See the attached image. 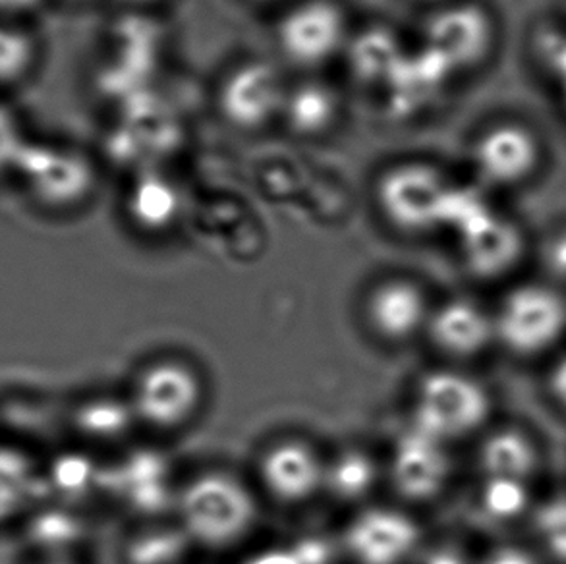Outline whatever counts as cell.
Listing matches in <instances>:
<instances>
[{"mask_svg":"<svg viewBox=\"0 0 566 564\" xmlns=\"http://www.w3.org/2000/svg\"><path fill=\"white\" fill-rule=\"evenodd\" d=\"M353 31L338 0H292L276 22V49L294 69H323L343 59Z\"/></svg>","mask_w":566,"mask_h":564,"instance_id":"5b68a950","label":"cell"},{"mask_svg":"<svg viewBox=\"0 0 566 564\" xmlns=\"http://www.w3.org/2000/svg\"><path fill=\"white\" fill-rule=\"evenodd\" d=\"M497 41V20L478 0H449L431 8L421 28V45L428 46L454 77L482 70L495 54Z\"/></svg>","mask_w":566,"mask_h":564,"instance_id":"277c9868","label":"cell"},{"mask_svg":"<svg viewBox=\"0 0 566 564\" xmlns=\"http://www.w3.org/2000/svg\"><path fill=\"white\" fill-rule=\"evenodd\" d=\"M454 74L429 51L418 45L406 49L402 61L392 72L381 92L387 97L389 115L412 118L436 103L437 97L451 85Z\"/></svg>","mask_w":566,"mask_h":564,"instance_id":"2e32d148","label":"cell"},{"mask_svg":"<svg viewBox=\"0 0 566 564\" xmlns=\"http://www.w3.org/2000/svg\"><path fill=\"white\" fill-rule=\"evenodd\" d=\"M132 406L115 400H99L82 408L77 412V427L95 439H115L130 427Z\"/></svg>","mask_w":566,"mask_h":564,"instance_id":"484cf974","label":"cell"},{"mask_svg":"<svg viewBox=\"0 0 566 564\" xmlns=\"http://www.w3.org/2000/svg\"><path fill=\"white\" fill-rule=\"evenodd\" d=\"M31 196L49 209H72L92 196L95 168L82 153L30 142L15 165Z\"/></svg>","mask_w":566,"mask_h":564,"instance_id":"30bf717a","label":"cell"},{"mask_svg":"<svg viewBox=\"0 0 566 564\" xmlns=\"http://www.w3.org/2000/svg\"><path fill=\"white\" fill-rule=\"evenodd\" d=\"M480 466L488 478L526 481L536 470L537 452L526 435L503 429L483 442Z\"/></svg>","mask_w":566,"mask_h":564,"instance_id":"7402d4cb","label":"cell"},{"mask_svg":"<svg viewBox=\"0 0 566 564\" xmlns=\"http://www.w3.org/2000/svg\"><path fill=\"white\" fill-rule=\"evenodd\" d=\"M366 321L374 335L390 344L410 341L428 327V296L408 279H387L371 289L366 297Z\"/></svg>","mask_w":566,"mask_h":564,"instance_id":"9a60e30c","label":"cell"},{"mask_svg":"<svg viewBox=\"0 0 566 564\" xmlns=\"http://www.w3.org/2000/svg\"><path fill=\"white\" fill-rule=\"evenodd\" d=\"M343 115V100L327 82L307 77L289 85L284 100V126L298 138L315 139L327 136Z\"/></svg>","mask_w":566,"mask_h":564,"instance_id":"ffe728a7","label":"cell"},{"mask_svg":"<svg viewBox=\"0 0 566 564\" xmlns=\"http://www.w3.org/2000/svg\"><path fill=\"white\" fill-rule=\"evenodd\" d=\"M413 2H420V4H426L429 8L439 7V4H444V2H449V0H413Z\"/></svg>","mask_w":566,"mask_h":564,"instance_id":"e575fe53","label":"cell"},{"mask_svg":"<svg viewBox=\"0 0 566 564\" xmlns=\"http://www.w3.org/2000/svg\"><path fill=\"white\" fill-rule=\"evenodd\" d=\"M379 466L364 450H345L325 468L323 489L340 503H360L376 489Z\"/></svg>","mask_w":566,"mask_h":564,"instance_id":"603a6c76","label":"cell"},{"mask_svg":"<svg viewBox=\"0 0 566 564\" xmlns=\"http://www.w3.org/2000/svg\"><path fill=\"white\" fill-rule=\"evenodd\" d=\"M124 211L128 221L146 234H163L182 213V190L161 170H142L126 191Z\"/></svg>","mask_w":566,"mask_h":564,"instance_id":"ac0fdd59","label":"cell"},{"mask_svg":"<svg viewBox=\"0 0 566 564\" xmlns=\"http://www.w3.org/2000/svg\"><path fill=\"white\" fill-rule=\"evenodd\" d=\"M534 526L547 553L566 564V497L542 504L534 514Z\"/></svg>","mask_w":566,"mask_h":564,"instance_id":"4316f807","label":"cell"},{"mask_svg":"<svg viewBox=\"0 0 566 564\" xmlns=\"http://www.w3.org/2000/svg\"><path fill=\"white\" fill-rule=\"evenodd\" d=\"M69 2H85V0H69Z\"/></svg>","mask_w":566,"mask_h":564,"instance_id":"74e56055","label":"cell"},{"mask_svg":"<svg viewBox=\"0 0 566 564\" xmlns=\"http://www.w3.org/2000/svg\"><path fill=\"white\" fill-rule=\"evenodd\" d=\"M41 485L38 462L25 450L0 445V526L28 511Z\"/></svg>","mask_w":566,"mask_h":564,"instance_id":"44dd1931","label":"cell"},{"mask_svg":"<svg viewBox=\"0 0 566 564\" xmlns=\"http://www.w3.org/2000/svg\"><path fill=\"white\" fill-rule=\"evenodd\" d=\"M120 2L132 8H154L163 4L165 0H120Z\"/></svg>","mask_w":566,"mask_h":564,"instance_id":"836d02e7","label":"cell"},{"mask_svg":"<svg viewBox=\"0 0 566 564\" xmlns=\"http://www.w3.org/2000/svg\"><path fill=\"white\" fill-rule=\"evenodd\" d=\"M542 261L549 275L566 281V227L555 230L542 246Z\"/></svg>","mask_w":566,"mask_h":564,"instance_id":"f1b7e54d","label":"cell"},{"mask_svg":"<svg viewBox=\"0 0 566 564\" xmlns=\"http://www.w3.org/2000/svg\"><path fill=\"white\" fill-rule=\"evenodd\" d=\"M454 186L451 176L433 163L405 160L377 178L376 201L392 229L423 234L447 227Z\"/></svg>","mask_w":566,"mask_h":564,"instance_id":"3957f363","label":"cell"},{"mask_svg":"<svg viewBox=\"0 0 566 564\" xmlns=\"http://www.w3.org/2000/svg\"><path fill=\"white\" fill-rule=\"evenodd\" d=\"M457 230L468 269L483 279L505 275L524 253L521 227L495 213L491 207H485Z\"/></svg>","mask_w":566,"mask_h":564,"instance_id":"5bb4252c","label":"cell"},{"mask_svg":"<svg viewBox=\"0 0 566 564\" xmlns=\"http://www.w3.org/2000/svg\"><path fill=\"white\" fill-rule=\"evenodd\" d=\"M43 0H0V12L4 14H22L38 8Z\"/></svg>","mask_w":566,"mask_h":564,"instance_id":"1f68e13d","label":"cell"},{"mask_svg":"<svg viewBox=\"0 0 566 564\" xmlns=\"http://www.w3.org/2000/svg\"><path fill=\"white\" fill-rule=\"evenodd\" d=\"M429 341L451 358H472L488 348L495 325L480 305L470 300H449L429 315Z\"/></svg>","mask_w":566,"mask_h":564,"instance_id":"e0dca14e","label":"cell"},{"mask_svg":"<svg viewBox=\"0 0 566 564\" xmlns=\"http://www.w3.org/2000/svg\"><path fill=\"white\" fill-rule=\"evenodd\" d=\"M203 400V383L185 362L163 359L147 366L132 390V412L142 424L175 431L190 424Z\"/></svg>","mask_w":566,"mask_h":564,"instance_id":"52a82bcc","label":"cell"},{"mask_svg":"<svg viewBox=\"0 0 566 564\" xmlns=\"http://www.w3.org/2000/svg\"><path fill=\"white\" fill-rule=\"evenodd\" d=\"M405 39L387 23H369L353 31L343 59L350 76L364 85L382 90L405 56Z\"/></svg>","mask_w":566,"mask_h":564,"instance_id":"d6986e66","label":"cell"},{"mask_svg":"<svg viewBox=\"0 0 566 564\" xmlns=\"http://www.w3.org/2000/svg\"><path fill=\"white\" fill-rule=\"evenodd\" d=\"M491 403L480 383L459 372H431L413 398L412 427L437 441H457L474 434L490 416Z\"/></svg>","mask_w":566,"mask_h":564,"instance_id":"8992f818","label":"cell"},{"mask_svg":"<svg viewBox=\"0 0 566 564\" xmlns=\"http://www.w3.org/2000/svg\"><path fill=\"white\" fill-rule=\"evenodd\" d=\"M253 2H261V4H281V2H292V0H253Z\"/></svg>","mask_w":566,"mask_h":564,"instance_id":"8d00e7d4","label":"cell"},{"mask_svg":"<svg viewBox=\"0 0 566 564\" xmlns=\"http://www.w3.org/2000/svg\"><path fill=\"white\" fill-rule=\"evenodd\" d=\"M421 542L418 522L397 509H366L346 526L343 543L356 564H405Z\"/></svg>","mask_w":566,"mask_h":564,"instance_id":"8fae6325","label":"cell"},{"mask_svg":"<svg viewBox=\"0 0 566 564\" xmlns=\"http://www.w3.org/2000/svg\"><path fill=\"white\" fill-rule=\"evenodd\" d=\"M549 387H552L553 397L557 398V403L563 408H566V358L559 359L557 366L553 367Z\"/></svg>","mask_w":566,"mask_h":564,"instance_id":"4dcf8cb0","label":"cell"},{"mask_svg":"<svg viewBox=\"0 0 566 564\" xmlns=\"http://www.w3.org/2000/svg\"><path fill=\"white\" fill-rule=\"evenodd\" d=\"M325 468L319 452L306 441L284 439L269 447L260 458V481L265 493L279 504H304L325 485Z\"/></svg>","mask_w":566,"mask_h":564,"instance_id":"4fadbf2b","label":"cell"},{"mask_svg":"<svg viewBox=\"0 0 566 564\" xmlns=\"http://www.w3.org/2000/svg\"><path fill=\"white\" fill-rule=\"evenodd\" d=\"M38 56L31 35L0 25V84H14L30 72Z\"/></svg>","mask_w":566,"mask_h":564,"instance_id":"d4e9b609","label":"cell"},{"mask_svg":"<svg viewBox=\"0 0 566 564\" xmlns=\"http://www.w3.org/2000/svg\"><path fill=\"white\" fill-rule=\"evenodd\" d=\"M493 325L509 351L536 356L549 351L565 333L566 304L555 290L522 284L506 294Z\"/></svg>","mask_w":566,"mask_h":564,"instance_id":"9c48e42d","label":"cell"},{"mask_svg":"<svg viewBox=\"0 0 566 564\" xmlns=\"http://www.w3.org/2000/svg\"><path fill=\"white\" fill-rule=\"evenodd\" d=\"M451 480V458L444 442L410 427L392 447L389 481L408 503H428L443 493Z\"/></svg>","mask_w":566,"mask_h":564,"instance_id":"7c38bea8","label":"cell"},{"mask_svg":"<svg viewBox=\"0 0 566 564\" xmlns=\"http://www.w3.org/2000/svg\"><path fill=\"white\" fill-rule=\"evenodd\" d=\"M177 514L186 540L224 551L250 535L260 506L237 476L221 470L199 473L177 495Z\"/></svg>","mask_w":566,"mask_h":564,"instance_id":"6da1fadb","label":"cell"},{"mask_svg":"<svg viewBox=\"0 0 566 564\" xmlns=\"http://www.w3.org/2000/svg\"><path fill=\"white\" fill-rule=\"evenodd\" d=\"M483 564H537L536 558L522 547H499Z\"/></svg>","mask_w":566,"mask_h":564,"instance_id":"f546056e","label":"cell"},{"mask_svg":"<svg viewBox=\"0 0 566 564\" xmlns=\"http://www.w3.org/2000/svg\"><path fill=\"white\" fill-rule=\"evenodd\" d=\"M426 564H467L464 558L460 557L459 553L454 551H437L431 557H429Z\"/></svg>","mask_w":566,"mask_h":564,"instance_id":"d6a6232c","label":"cell"},{"mask_svg":"<svg viewBox=\"0 0 566 564\" xmlns=\"http://www.w3.org/2000/svg\"><path fill=\"white\" fill-rule=\"evenodd\" d=\"M28 138L10 108L0 105V175L14 173Z\"/></svg>","mask_w":566,"mask_h":564,"instance_id":"83f0119b","label":"cell"},{"mask_svg":"<svg viewBox=\"0 0 566 564\" xmlns=\"http://www.w3.org/2000/svg\"><path fill=\"white\" fill-rule=\"evenodd\" d=\"M289 84L275 64L261 59L238 62L219 84L217 105L234 130L258 132L281 121Z\"/></svg>","mask_w":566,"mask_h":564,"instance_id":"ba28073f","label":"cell"},{"mask_svg":"<svg viewBox=\"0 0 566 564\" xmlns=\"http://www.w3.org/2000/svg\"><path fill=\"white\" fill-rule=\"evenodd\" d=\"M39 564H76L72 563V561H66V558L62 557H53V558H46V561H43V563Z\"/></svg>","mask_w":566,"mask_h":564,"instance_id":"d590c367","label":"cell"},{"mask_svg":"<svg viewBox=\"0 0 566 564\" xmlns=\"http://www.w3.org/2000/svg\"><path fill=\"white\" fill-rule=\"evenodd\" d=\"M483 512L499 522H509L528 511L530 491L526 481L488 478L482 491Z\"/></svg>","mask_w":566,"mask_h":564,"instance_id":"cb8c5ba5","label":"cell"},{"mask_svg":"<svg viewBox=\"0 0 566 564\" xmlns=\"http://www.w3.org/2000/svg\"><path fill=\"white\" fill-rule=\"evenodd\" d=\"M565 108H566V95H565Z\"/></svg>","mask_w":566,"mask_h":564,"instance_id":"f35d334b","label":"cell"},{"mask_svg":"<svg viewBox=\"0 0 566 564\" xmlns=\"http://www.w3.org/2000/svg\"><path fill=\"white\" fill-rule=\"evenodd\" d=\"M547 163V145L536 126L522 118L485 124L470 145L475 184L493 194H514L536 182Z\"/></svg>","mask_w":566,"mask_h":564,"instance_id":"7a4b0ae2","label":"cell"}]
</instances>
